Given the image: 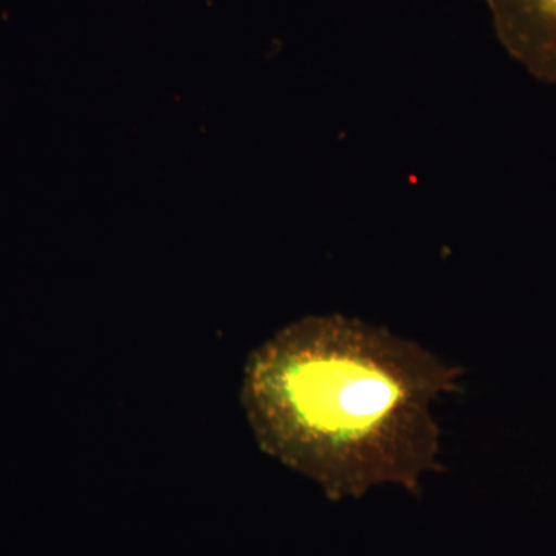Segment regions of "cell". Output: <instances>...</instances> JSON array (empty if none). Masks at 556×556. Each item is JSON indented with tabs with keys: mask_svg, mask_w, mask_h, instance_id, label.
Wrapping results in <instances>:
<instances>
[{
	"mask_svg": "<svg viewBox=\"0 0 556 556\" xmlns=\"http://www.w3.org/2000/svg\"><path fill=\"white\" fill-rule=\"evenodd\" d=\"M464 369L415 340L358 318L309 316L249 354L241 405L258 447L328 500L382 485L419 493L441 471L433 402Z\"/></svg>",
	"mask_w": 556,
	"mask_h": 556,
	"instance_id": "6da1fadb",
	"label": "cell"
},
{
	"mask_svg": "<svg viewBox=\"0 0 556 556\" xmlns=\"http://www.w3.org/2000/svg\"><path fill=\"white\" fill-rule=\"evenodd\" d=\"M504 49L530 75L556 84V0H485Z\"/></svg>",
	"mask_w": 556,
	"mask_h": 556,
	"instance_id": "7a4b0ae2",
	"label": "cell"
}]
</instances>
